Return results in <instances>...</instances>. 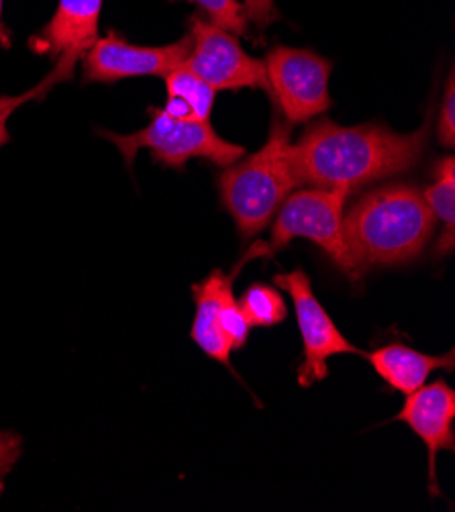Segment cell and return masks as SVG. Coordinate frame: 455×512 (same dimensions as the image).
<instances>
[{"instance_id": "cell-20", "label": "cell", "mask_w": 455, "mask_h": 512, "mask_svg": "<svg viewBox=\"0 0 455 512\" xmlns=\"http://www.w3.org/2000/svg\"><path fill=\"white\" fill-rule=\"evenodd\" d=\"M437 141L445 149H453L455 145V76L453 72H449L445 96L437 117Z\"/></svg>"}, {"instance_id": "cell-3", "label": "cell", "mask_w": 455, "mask_h": 512, "mask_svg": "<svg viewBox=\"0 0 455 512\" xmlns=\"http://www.w3.org/2000/svg\"><path fill=\"white\" fill-rule=\"evenodd\" d=\"M223 209L243 239L270 227L284 200L300 186L292 160V127L278 115L268 141L217 178Z\"/></svg>"}, {"instance_id": "cell-5", "label": "cell", "mask_w": 455, "mask_h": 512, "mask_svg": "<svg viewBox=\"0 0 455 512\" xmlns=\"http://www.w3.org/2000/svg\"><path fill=\"white\" fill-rule=\"evenodd\" d=\"M149 113V125L135 133L121 135L105 129L98 131L100 137L109 139L119 149L129 168L141 149H147L156 164L176 170H184L186 162L194 158L229 168L245 156V147L223 139L209 121H180L170 117L164 109H149Z\"/></svg>"}, {"instance_id": "cell-6", "label": "cell", "mask_w": 455, "mask_h": 512, "mask_svg": "<svg viewBox=\"0 0 455 512\" xmlns=\"http://www.w3.org/2000/svg\"><path fill=\"white\" fill-rule=\"evenodd\" d=\"M264 64L270 80V98L290 127L311 123L333 107L329 94L333 64L327 58L311 49L280 45L270 51Z\"/></svg>"}, {"instance_id": "cell-18", "label": "cell", "mask_w": 455, "mask_h": 512, "mask_svg": "<svg viewBox=\"0 0 455 512\" xmlns=\"http://www.w3.org/2000/svg\"><path fill=\"white\" fill-rule=\"evenodd\" d=\"M190 3L198 5L211 19L213 25L221 27L223 31L243 37L247 33V17L243 11V5L237 0H190Z\"/></svg>"}, {"instance_id": "cell-21", "label": "cell", "mask_w": 455, "mask_h": 512, "mask_svg": "<svg viewBox=\"0 0 455 512\" xmlns=\"http://www.w3.org/2000/svg\"><path fill=\"white\" fill-rule=\"evenodd\" d=\"M23 453V439L13 431H0V490L5 488V478L13 472Z\"/></svg>"}, {"instance_id": "cell-19", "label": "cell", "mask_w": 455, "mask_h": 512, "mask_svg": "<svg viewBox=\"0 0 455 512\" xmlns=\"http://www.w3.org/2000/svg\"><path fill=\"white\" fill-rule=\"evenodd\" d=\"M221 329H223L231 349H241L247 343L249 333H251V327L239 309V304L233 296V290H229L225 294L223 304H221Z\"/></svg>"}, {"instance_id": "cell-16", "label": "cell", "mask_w": 455, "mask_h": 512, "mask_svg": "<svg viewBox=\"0 0 455 512\" xmlns=\"http://www.w3.org/2000/svg\"><path fill=\"white\" fill-rule=\"evenodd\" d=\"M239 309L249 323V327H276L280 325L286 315H288V306L284 302V296L266 284H251L243 296L237 300Z\"/></svg>"}, {"instance_id": "cell-10", "label": "cell", "mask_w": 455, "mask_h": 512, "mask_svg": "<svg viewBox=\"0 0 455 512\" xmlns=\"http://www.w3.org/2000/svg\"><path fill=\"white\" fill-rule=\"evenodd\" d=\"M100 13L103 0H60L52 21L29 39L31 51L76 68L98 39Z\"/></svg>"}, {"instance_id": "cell-12", "label": "cell", "mask_w": 455, "mask_h": 512, "mask_svg": "<svg viewBox=\"0 0 455 512\" xmlns=\"http://www.w3.org/2000/svg\"><path fill=\"white\" fill-rule=\"evenodd\" d=\"M374 372L396 392L409 396L427 384V378L437 370H453L455 353L429 355L409 345L390 343L364 355Z\"/></svg>"}, {"instance_id": "cell-1", "label": "cell", "mask_w": 455, "mask_h": 512, "mask_svg": "<svg viewBox=\"0 0 455 512\" xmlns=\"http://www.w3.org/2000/svg\"><path fill=\"white\" fill-rule=\"evenodd\" d=\"M429 115L411 133H396L378 123L343 127L331 119L313 121L292 143L300 186L335 188L351 194L372 182L413 172L425 158L431 133Z\"/></svg>"}, {"instance_id": "cell-22", "label": "cell", "mask_w": 455, "mask_h": 512, "mask_svg": "<svg viewBox=\"0 0 455 512\" xmlns=\"http://www.w3.org/2000/svg\"><path fill=\"white\" fill-rule=\"evenodd\" d=\"M243 11L247 23H254L258 29H266L278 21V11L274 0H243Z\"/></svg>"}, {"instance_id": "cell-4", "label": "cell", "mask_w": 455, "mask_h": 512, "mask_svg": "<svg viewBox=\"0 0 455 512\" xmlns=\"http://www.w3.org/2000/svg\"><path fill=\"white\" fill-rule=\"evenodd\" d=\"M347 198L349 194L345 190L335 188H309L292 192L276 213L270 239L266 243H256L254 247H249L239 268L249 260L274 258L278 251L286 249L294 239L302 237L321 247L327 253V258H331V262L351 282H360L362 278L351 260L343 235Z\"/></svg>"}, {"instance_id": "cell-9", "label": "cell", "mask_w": 455, "mask_h": 512, "mask_svg": "<svg viewBox=\"0 0 455 512\" xmlns=\"http://www.w3.org/2000/svg\"><path fill=\"white\" fill-rule=\"evenodd\" d=\"M192 49V35L160 45H133L119 33L111 31L107 37H98L86 51L82 62V80L86 84H115L127 78L160 76L164 78L174 68L182 66Z\"/></svg>"}, {"instance_id": "cell-13", "label": "cell", "mask_w": 455, "mask_h": 512, "mask_svg": "<svg viewBox=\"0 0 455 512\" xmlns=\"http://www.w3.org/2000/svg\"><path fill=\"white\" fill-rule=\"evenodd\" d=\"M229 290H233V276H225L223 270H213L205 280L192 286V298L196 304L190 329L192 341L225 366H229L233 349L221 329V304Z\"/></svg>"}, {"instance_id": "cell-14", "label": "cell", "mask_w": 455, "mask_h": 512, "mask_svg": "<svg viewBox=\"0 0 455 512\" xmlns=\"http://www.w3.org/2000/svg\"><path fill=\"white\" fill-rule=\"evenodd\" d=\"M164 80L168 90V102L164 111L170 117L196 123L209 121L211 111L215 107L217 90H213L205 80L198 78L184 64L166 74Z\"/></svg>"}, {"instance_id": "cell-23", "label": "cell", "mask_w": 455, "mask_h": 512, "mask_svg": "<svg viewBox=\"0 0 455 512\" xmlns=\"http://www.w3.org/2000/svg\"><path fill=\"white\" fill-rule=\"evenodd\" d=\"M11 29H7V25L3 23V0H0V45H3L5 49H9L13 45V39H11Z\"/></svg>"}, {"instance_id": "cell-15", "label": "cell", "mask_w": 455, "mask_h": 512, "mask_svg": "<svg viewBox=\"0 0 455 512\" xmlns=\"http://www.w3.org/2000/svg\"><path fill=\"white\" fill-rule=\"evenodd\" d=\"M423 196L435 219L445 225L435 245V251L441 258V255L451 253L455 245V160L453 156L441 158L435 164L433 184L427 190H423Z\"/></svg>"}, {"instance_id": "cell-17", "label": "cell", "mask_w": 455, "mask_h": 512, "mask_svg": "<svg viewBox=\"0 0 455 512\" xmlns=\"http://www.w3.org/2000/svg\"><path fill=\"white\" fill-rule=\"evenodd\" d=\"M74 72L76 68L68 66V64H62V62H56L54 64V70L49 72L35 88L19 94V96H0V147L7 145L11 141V135H9V119L11 115L21 109L23 105H27V102H33V100H43L49 90L56 88L58 84H64L68 80L74 78Z\"/></svg>"}, {"instance_id": "cell-2", "label": "cell", "mask_w": 455, "mask_h": 512, "mask_svg": "<svg viewBox=\"0 0 455 512\" xmlns=\"http://www.w3.org/2000/svg\"><path fill=\"white\" fill-rule=\"evenodd\" d=\"M435 225L423 190L411 184L376 188L343 215V235L360 278L372 268L415 262L431 241Z\"/></svg>"}, {"instance_id": "cell-8", "label": "cell", "mask_w": 455, "mask_h": 512, "mask_svg": "<svg viewBox=\"0 0 455 512\" xmlns=\"http://www.w3.org/2000/svg\"><path fill=\"white\" fill-rule=\"evenodd\" d=\"M192 49L184 62L213 90H264L270 96V80L264 60L247 56L237 37L194 15L190 19Z\"/></svg>"}, {"instance_id": "cell-11", "label": "cell", "mask_w": 455, "mask_h": 512, "mask_svg": "<svg viewBox=\"0 0 455 512\" xmlns=\"http://www.w3.org/2000/svg\"><path fill=\"white\" fill-rule=\"evenodd\" d=\"M396 421L409 425L429 451V484L437 496L435 457L439 451L455 449V392L445 380L425 384L404 400Z\"/></svg>"}, {"instance_id": "cell-7", "label": "cell", "mask_w": 455, "mask_h": 512, "mask_svg": "<svg viewBox=\"0 0 455 512\" xmlns=\"http://www.w3.org/2000/svg\"><path fill=\"white\" fill-rule=\"evenodd\" d=\"M274 284L286 290L294 304L296 323L302 337V364L296 370V380L300 386L311 388L313 384L329 378L327 362L333 355H366L337 329V325L315 296L311 278L305 270L276 274Z\"/></svg>"}]
</instances>
